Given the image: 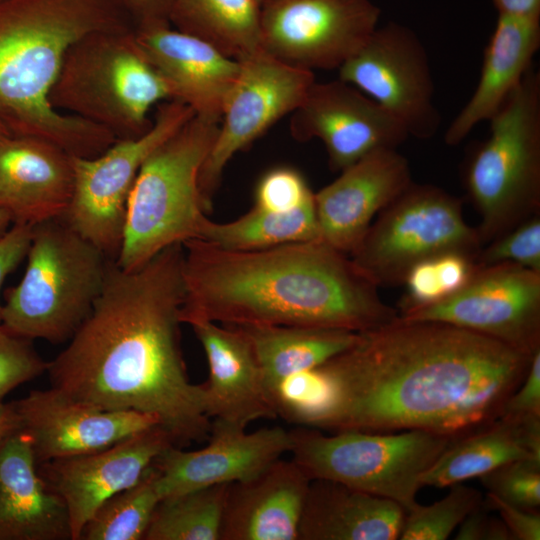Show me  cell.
<instances>
[{
  "instance_id": "cell-1",
  "label": "cell",
  "mask_w": 540,
  "mask_h": 540,
  "mask_svg": "<svg viewBox=\"0 0 540 540\" xmlns=\"http://www.w3.org/2000/svg\"><path fill=\"white\" fill-rule=\"evenodd\" d=\"M532 356L455 325L398 316L291 376L285 408L292 424L329 433L420 430L455 440L500 416Z\"/></svg>"
},
{
  "instance_id": "cell-2",
  "label": "cell",
  "mask_w": 540,
  "mask_h": 540,
  "mask_svg": "<svg viewBox=\"0 0 540 540\" xmlns=\"http://www.w3.org/2000/svg\"><path fill=\"white\" fill-rule=\"evenodd\" d=\"M183 257L175 244L133 271L111 260L90 314L46 369L72 399L154 416L179 447L207 440L211 426L181 347Z\"/></svg>"
},
{
  "instance_id": "cell-3",
  "label": "cell",
  "mask_w": 540,
  "mask_h": 540,
  "mask_svg": "<svg viewBox=\"0 0 540 540\" xmlns=\"http://www.w3.org/2000/svg\"><path fill=\"white\" fill-rule=\"evenodd\" d=\"M182 323L369 331L399 314L351 258L321 239L237 251L183 243Z\"/></svg>"
},
{
  "instance_id": "cell-4",
  "label": "cell",
  "mask_w": 540,
  "mask_h": 540,
  "mask_svg": "<svg viewBox=\"0 0 540 540\" xmlns=\"http://www.w3.org/2000/svg\"><path fill=\"white\" fill-rule=\"evenodd\" d=\"M122 0L0 1V124L11 136L49 141L93 158L116 138L49 101L69 48L95 32L135 31Z\"/></svg>"
},
{
  "instance_id": "cell-5",
  "label": "cell",
  "mask_w": 540,
  "mask_h": 540,
  "mask_svg": "<svg viewBox=\"0 0 540 540\" xmlns=\"http://www.w3.org/2000/svg\"><path fill=\"white\" fill-rule=\"evenodd\" d=\"M26 257L21 281L6 291L1 324L29 340L65 342L90 314L112 259L61 218L32 227Z\"/></svg>"
},
{
  "instance_id": "cell-6",
  "label": "cell",
  "mask_w": 540,
  "mask_h": 540,
  "mask_svg": "<svg viewBox=\"0 0 540 540\" xmlns=\"http://www.w3.org/2000/svg\"><path fill=\"white\" fill-rule=\"evenodd\" d=\"M219 125L194 115L145 159L127 202L115 260L121 269L136 270L165 248L198 238L206 217L198 175Z\"/></svg>"
},
{
  "instance_id": "cell-7",
  "label": "cell",
  "mask_w": 540,
  "mask_h": 540,
  "mask_svg": "<svg viewBox=\"0 0 540 540\" xmlns=\"http://www.w3.org/2000/svg\"><path fill=\"white\" fill-rule=\"evenodd\" d=\"M169 99V89L140 50L135 31L95 32L77 41L49 94L54 109L91 122L116 140L144 134L152 124L150 109Z\"/></svg>"
},
{
  "instance_id": "cell-8",
  "label": "cell",
  "mask_w": 540,
  "mask_h": 540,
  "mask_svg": "<svg viewBox=\"0 0 540 540\" xmlns=\"http://www.w3.org/2000/svg\"><path fill=\"white\" fill-rule=\"evenodd\" d=\"M488 121L464 169L483 246L540 210V72L531 67Z\"/></svg>"
},
{
  "instance_id": "cell-9",
  "label": "cell",
  "mask_w": 540,
  "mask_h": 540,
  "mask_svg": "<svg viewBox=\"0 0 540 540\" xmlns=\"http://www.w3.org/2000/svg\"><path fill=\"white\" fill-rule=\"evenodd\" d=\"M291 459L310 480L324 479L414 508L422 474L453 441L409 430L390 433L289 430Z\"/></svg>"
},
{
  "instance_id": "cell-10",
  "label": "cell",
  "mask_w": 540,
  "mask_h": 540,
  "mask_svg": "<svg viewBox=\"0 0 540 540\" xmlns=\"http://www.w3.org/2000/svg\"><path fill=\"white\" fill-rule=\"evenodd\" d=\"M483 244L462 211V200L444 189L412 182L378 213L349 257L377 287L402 285L419 262L461 252L477 258Z\"/></svg>"
},
{
  "instance_id": "cell-11",
  "label": "cell",
  "mask_w": 540,
  "mask_h": 540,
  "mask_svg": "<svg viewBox=\"0 0 540 540\" xmlns=\"http://www.w3.org/2000/svg\"><path fill=\"white\" fill-rule=\"evenodd\" d=\"M194 115L180 101H163L150 128L141 136L116 140L93 158L72 156L74 191L61 219L116 260L123 241L128 198L141 165Z\"/></svg>"
},
{
  "instance_id": "cell-12",
  "label": "cell",
  "mask_w": 540,
  "mask_h": 540,
  "mask_svg": "<svg viewBox=\"0 0 540 540\" xmlns=\"http://www.w3.org/2000/svg\"><path fill=\"white\" fill-rule=\"evenodd\" d=\"M238 61L239 73L226 98L217 137L198 175L206 213L212 209L227 163L292 113L315 82L313 71L282 62L262 49Z\"/></svg>"
},
{
  "instance_id": "cell-13",
  "label": "cell",
  "mask_w": 540,
  "mask_h": 540,
  "mask_svg": "<svg viewBox=\"0 0 540 540\" xmlns=\"http://www.w3.org/2000/svg\"><path fill=\"white\" fill-rule=\"evenodd\" d=\"M371 0H262L261 49L292 66L339 69L378 27Z\"/></svg>"
},
{
  "instance_id": "cell-14",
  "label": "cell",
  "mask_w": 540,
  "mask_h": 540,
  "mask_svg": "<svg viewBox=\"0 0 540 540\" xmlns=\"http://www.w3.org/2000/svg\"><path fill=\"white\" fill-rule=\"evenodd\" d=\"M398 314L405 322H442L471 330L532 356L540 350V272L510 262L478 264L454 295Z\"/></svg>"
},
{
  "instance_id": "cell-15",
  "label": "cell",
  "mask_w": 540,
  "mask_h": 540,
  "mask_svg": "<svg viewBox=\"0 0 540 540\" xmlns=\"http://www.w3.org/2000/svg\"><path fill=\"white\" fill-rule=\"evenodd\" d=\"M339 79L374 100L406 129L429 139L440 125L435 86L425 46L409 27L388 22L339 69Z\"/></svg>"
},
{
  "instance_id": "cell-16",
  "label": "cell",
  "mask_w": 540,
  "mask_h": 540,
  "mask_svg": "<svg viewBox=\"0 0 540 540\" xmlns=\"http://www.w3.org/2000/svg\"><path fill=\"white\" fill-rule=\"evenodd\" d=\"M291 114L293 138L321 140L333 171H342L377 149L397 148L409 137L379 104L339 78L315 81Z\"/></svg>"
},
{
  "instance_id": "cell-17",
  "label": "cell",
  "mask_w": 540,
  "mask_h": 540,
  "mask_svg": "<svg viewBox=\"0 0 540 540\" xmlns=\"http://www.w3.org/2000/svg\"><path fill=\"white\" fill-rule=\"evenodd\" d=\"M172 444L170 435L155 425L97 452L37 464L41 477L66 506L72 540L79 539L104 501L134 485Z\"/></svg>"
},
{
  "instance_id": "cell-18",
  "label": "cell",
  "mask_w": 540,
  "mask_h": 540,
  "mask_svg": "<svg viewBox=\"0 0 540 540\" xmlns=\"http://www.w3.org/2000/svg\"><path fill=\"white\" fill-rule=\"evenodd\" d=\"M207 445L185 451L174 444L154 461L161 499L217 484L247 481L289 453L288 430L274 426L248 433L211 421Z\"/></svg>"
},
{
  "instance_id": "cell-19",
  "label": "cell",
  "mask_w": 540,
  "mask_h": 540,
  "mask_svg": "<svg viewBox=\"0 0 540 540\" xmlns=\"http://www.w3.org/2000/svg\"><path fill=\"white\" fill-rule=\"evenodd\" d=\"M16 405L37 464L97 452L159 425L152 415L103 410L52 387L33 390Z\"/></svg>"
},
{
  "instance_id": "cell-20",
  "label": "cell",
  "mask_w": 540,
  "mask_h": 540,
  "mask_svg": "<svg viewBox=\"0 0 540 540\" xmlns=\"http://www.w3.org/2000/svg\"><path fill=\"white\" fill-rule=\"evenodd\" d=\"M314 193L320 238L347 254L357 247L374 217L412 181L407 158L397 148L370 152Z\"/></svg>"
},
{
  "instance_id": "cell-21",
  "label": "cell",
  "mask_w": 540,
  "mask_h": 540,
  "mask_svg": "<svg viewBox=\"0 0 540 540\" xmlns=\"http://www.w3.org/2000/svg\"><path fill=\"white\" fill-rule=\"evenodd\" d=\"M136 42L165 81L171 99L195 116L220 122L240 63L210 43L171 25L135 30Z\"/></svg>"
},
{
  "instance_id": "cell-22",
  "label": "cell",
  "mask_w": 540,
  "mask_h": 540,
  "mask_svg": "<svg viewBox=\"0 0 540 540\" xmlns=\"http://www.w3.org/2000/svg\"><path fill=\"white\" fill-rule=\"evenodd\" d=\"M74 191L72 156L35 137L0 140V208L12 222L34 226L61 218Z\"/></svg>"
},
{
  "instance_id": "cell-23",
  "label": "cell",
  "mask_w": 540,
  "mask_h": 540,
  "mask_svg": "<svg viewBox=\"0 0 540 540\" xmlns=\"http://www.w3.org/2000/svg\"><path fill=\"white\" fill-rule=\"evenodd\" d=\"M205 352L209 378L205 387L208 417L246 429L258 419H275L252 344L234 325L198 320L189 324Z\"/></svg>"
},
{
  "instance_id": "cell-24",
  "label": "cell",
  "mask_w": 540,
  "mask_h": 540,
  "mask_svg": "<svg viewBox=\"0 0 540 540\" xmlns=\"http://www.w3.org/2000/svg\"><path fill=\"white\" fill-rule=\"evenodd\" d=\"M310 482L292 459L280 458L257 476L230 483L220 540H299Z\"/></svg>"
},
{
  "instance_id": "cell-25",
  "label": "cell",
  "mask_w": 540,
  "mask_h": 540,
  "mask_svg": "<svg viewBox=\"0 0 540 540\" xmlns=\"http://www.w3.org/2000/svg\"><path fill=\"white\" fill-rule=\"evenodd\" d=\"M72 540L66 506L37 469L22 430L0 440V540Z\"/></svg>"
},
{
  "instance_id": "cell-26",
  "label": "cell",
  "mask_w": 540,
  "mask_h": 540,
  "mask_svg": "<svg viewBox=\"0 0 540 540\" xmlns=\"http://www.w3.org/2000/svg\"><path fill=\"white\" fill-rule=\"evenodd\" d=\"M539 47L540 19L498 15L476 88L446 129L447 145L460 144L476 125L497 112L532 67Z\"/></svg>"
},
{
  "instance_id": "cell-27",
  "label": "cell",
  "mask_w": 540,
  "mask_h": 540,
  "mask_svg": "<svg viewBox=\"0 0 540 540\" xmlns=\"http://www.w3.org/2000/svg\"><path fill=\"white\" fill-rule=\"evenodd\" d=\"M405 515L392 500L315 479L306 496L299 540H396Z\"/></svg>"
},
{
  "instance_id": "cell-28",
  "label": "cell",
  "mask_w": 540,
  "mask_h": 540,
  "mask_svg": "<svg viewBox=\"0 0 540 540\" xmlns=\"http://www.w3.org/2000/svg\"><path fill=\"white\" fill-rule=\"evenodd\" d=\"M540 459V418L498 417L453 440L421 476L422 486L449 487L514 460Z\"/></svg>"
},
{
  "instance_id": "cell-29",
  "label": "cell",
  "mask_w": 540,
  "mask_h": 540,
  "mask_svg": "<svg viewBox=\"0 0 540 540\" xmlns=\"http://www.w3.org/2000/svg\"><path fill=\"white\" fill-rule=\"evenodd\" d=\"M234 326L240 327L252 344L269 398L284 379L320 366L351 347L359 335L306 326Z\"/></svg>"
},
{
  "instance_id": "cell-30",
  "label": "cell",
  "mask_w": 540,
  "mask_h": 540,
  "mask_svg": "<svg viewBox=\"0 0 540 540\" xmlns=\"http://www.w3.org/2000/svg\"><path fill=\"white\" fill-rule=\"evenodd\" d=\"M169 22L236 60L261 50L258 0H172Z\"/></svg>"
},
{
  "instance_id": "cell-31",
  "label": "cell",
  "mask_w": 540,
  "mask_h": 540,
  "mask_svg": "<svg viewBox=\"0 0 540 540\" xmlns=\"http://www.w3.org/2000/svg\"><path fill=\"white\" fill-rule=\"evenodd\" d=\"M197 239L226 250L251 251L321 239L314 197L290 212L253 206L238 219L217 223L204 218Z\"/></svg>"
},
{
  "instance_id": "cell-32",
  "label": "cell",
  "mask_w": 540,
  "mask_h": 540,
  "mask_svg": "<svg viewBox=\"0 0 540 540\" xmlns=\"http://www.w3.org/2000/svg\"><path fill=\"white\" fill-rule=\"evenodd\" d=\"M229 484H217L162 498L145 540H220Z\"/></svg>"
},
{
  "instance_id": "cell-33",
  "label": "cell",
  "mask_w": 540,
  "mask_h": 540,
  "mask_svg": "<svg viewBox=\"0 0 540 540\" xmlns=\"http://www.w3.org/2000/svg\"><path fill=\"white\" fill-rule=\"evenodd\" d=\"M154 462L132 486L104 501L83 527L78 540L144 539L161 500Z\"/></svg>"
},
{
  "instance_id": "cell-34",
  "label": "cell",
  "mask_w": 540,
  "mask_h": 540,
  "mask_svg": "<svg viewBox=\"0 0 540 540\" xmlns=\"http://www.w3.org/2000/svg\"><path fill=\"white\" fill-rule=\"evenodd\" d=\"M430 505L417 504L406 512L400 540H445L484 498L481 491L461 483Z\"/></svg>"
},
{
  "instance_id": "cell-35",
  "label": "cell",
  "mask_w": 540,
  "mask_h": 540,
  "mask_svg": "<svg viewBox=\"0 0 540 540\" xmlns=\"http://www.w3.org/2000/svg\"><path fill=\"white\" fill-rule=\"evenodd\" d=\"M488 493L526 510L540 507V459L505 463L479 477Z\"/></svg>"
},
{
  "instance_id": "cell-36",
  "label": "cell",
  "mask_w": 540,
  "mask_h": 540,
  "mask_svg": "<svg viewBox=\"0 0 540 540\" xmlns=\"http://www.w3.org/2000/svg\"><path fill=\"white\" fill-rule=\"evenodd\" d=\"M503 262L540 272L539 213L485 244L476 258V263L481 266Z\"/></svg>"
},
{
  "instance_id": "cell-37",
  "label": "cell",
  "mask_w": 540,
  "mask_h": 540,
  "mask_svg": "<svg viewBox=\"0 0 540 540\" xmlns=\"http://www.w3.org/2000/svg\"><path fill=\"white\" fill-rule=\"evenodd\" d=\"M314 197L303 175L288 166L264 173L256 184L254 206L270 212H290Z\"/></svg>"
},
{
  "instance_id": "cell-38",
  "label": "cell",
  "mask_w": 540,
  "mask_h": 540,
  "mask_svg": "<svg viewBox=\"0 0 540 540\" xmlns=\"http://www.w3.org/2000/svg\"><path fill=\"white\" fill-rule=\"evenodd\" d=\"M47 364L32 340L13 334L0 323V401L19 385L45 372Z\"/></svg>"
},
{
  "instance_id": "cell-39",
  "label": "cell",
  "mask_w": 540,
  "mask_h": 540,
  "mask_svg": "<svg viewBox=\"0 0 540 540\" xmlns=\"http://www.w3.org/2000/svg\"><path fill=\"white\" fill-rule=\"evenodd\" d=\"M499 417L540 418V350L533 354L524 380L505 402Z\"/></svg>"
},
{
  "instance_id": "cell-40",
  "label": "cell",
  "mask_w": 540,
  "mask_h": 540,
  "mask_svg": "<svg viewBox=\"0 0 540 540\" xmlns=\"http://www.w3.org/2000/svg\"><path fill=\"white\" fill-rule=\"evenodd\" d=\"M485 503L499 514L508 529L512 540H539L540 513L512 505L494 494L484 495Z\"/></svg>"
},
{
  "instance_id": "cell-41",
  "label": "cell",
  "mask_w": 540,
  "mask_h": 540,
  "mask_svg": "<svg viewBox=\"0 0 540 540\" xmlns=\"http://www.w3.org/2000/svg\"><path fill=\"white\" fill-rule=\"evenodd\" d=\"M484 498L459 524L457 540H512L503 521L492 515Z\"/></svg>"
},
{
  "instance_id": "cell-42",
  "label": "cell",
  "mask_w": 540,
  "mask_h": 540,
  "mask_svg": "<svg viewBox=\"0 0 540 540\" xmlns=\"http://www.w3.org/2000/svg\"><path fill=\"white\" fill-rule=\"evenodd\" d=\"M32 227L27 224L14 223L2 237H0V289L6 277L13 272L27 256ZM2 304L0 302V323Z\"/></svg>"
},
{
  "instance_id": "cell-43",
  "label": "cell",
  "mask_w": 540,
  "mask_h": 540,
  "mask_svg": "<svg viewBox=\"0 0 540 540\" xmlns=\"http://www.w3.org/2000/svg\"><path fill=\"white\" fill-rule=\"evenodd\" d=\"M137 29L170 25L169 13L172 0H122Z\"/></svg>"
},
{
  "instance_id": "cell-44",
  "label": "cell",
  "mask_w": 540,
  "mask_h": 540,
  "mask_svg": "<svg viewBox=\"0 0 540 540\" xmlns=\"http://www.w3.org/2000/svg\"><path fill=\"white\" fill-rule=\"evenodd\" d=\"M498 15L540 19V0H492Z\"/></svg>"
},
{
  "instance_id": "cell-45",
  "label": "cell",
  "mask_w": 540,
  "mask_h": 540,
  "mask_svg": "<svg viewBox=\"0 0 540 540\" xmlns=\"http://www.w3.org/2000/svg\"><path fill=\"white\" fill-rule=\"evenodd\" d=\"M22 430L21 418L14 402L0 401V440Z\"/></svg>"
},
{
  "instance_id": "cell-46",
  "label": "cell",
  "mask_w": 540,
  "mask_h": 540,
  "mask_svg": "<svg viewBox=\"0 0 540 540\" xmlns=\"http://www.w3.org/2000/svg\"><path fill=\"white\" fill-rule=\"evenodd\" d=\"M12 218L9 213L0 208V237H2L7 231Z\"/></svg>"
},
{
  "instance_id": "cell-47",
  "label": "cell",
  "mask_w": 540,
  "mask_h": 540,
  "mask_svg": "<svg viewBox=\"0 0 540 540\" xmlns=\"http://www.w3.org/2000/svg\"><path fill=\"white\" fill-rule=\"evenodd\" d=\"M11 136L9 132L0 124V140Z\"/></svg>"
},
{
  "instance_id": "cell-48",
  "label": "cell",
  "mask_w": 540,
  "mask_h": 540,
  "mask_svg": "<svg viewBox=\"0 0 540 540\" xmlns=\"http://www.w3.org/2000/svg\"><path fill=\"white\" fill-rule=\"evenodd\" d=\"M262 0H258L259 3H261Z\"/></svg>"
},
{
  "instance_id": "cell-49",
  "label": "cell",
  "mask_w": 540,
  "mask_h": 540,
  "mask_svg": "<svg viewBox=\"0 0 540 540\" xmlns=\"http://www.w3.org/2000/svg\"><path fill=\"white\" fill-rule=\"evenodd\" d=\"M0 1H2V0H0Z\"/></svg>"
}]
</instances>
